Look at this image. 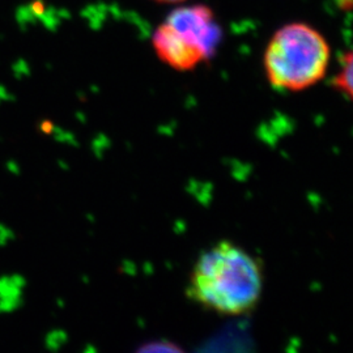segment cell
Returning <instances> with one entry per match:
<instances>
[{
  "label": "cell",
  "instance_id": "obj_1",
  "mask_svg": "<svg viewBox=\"0 0 353 353\" xmlns=\"http://www.w3.org/2000/svg\"><path fill=\"white\" fill-rule=\"evenodd\" d=\"M263 288L259 258L233 241L221 240L204 249L194 262L186 293L205 310L241 316L258 306Z\"/></svg>",
  "mask_w": 353,
  "mask_h": 353
},
{
  "label": "cell",
  "instance_id": "obj_2",
  "mask_svg": "<svg viewBox=\"0 0 353 353\" xmlns=\"http://www.w3.org/2000/svg\"><path fill=\"white\" fill-rule=\"evenodd\" d=\"M330 57L327 41L316 28L303 23L287 24L267 45L265 75L274 88L300 92L325 77Z\"/></svg>",
  "mask_w": 353,
  "mask_h": 353
},
{
  "label": "cell",
  "instance_id": "obj_3",
  "mask_svg": "<svg viewBox=\"0 0 353 353\" xmlns=\"http://www.w3.org/2000/svg\"><path fill=\"white\" fill-rule=\"evenodd\" d=\"M165 23L189 48L199 52L204 62L214 58L224 37L214 11L204 4L178 7Z\"/></svg>",
  "mask_w": 353,
  "mask_h": 353
},
{
  "label": "cell",
  "instance_id": "obj_4",
  "mask_svg": "<svg viewBox=\"0 0 353 353\" xmlns=\"http://www.w3.org/2000/svg\"><path fill=\"white\" fill-rule=\"evenodd\" d=\"M152 46L157 57L176 71H191L204 62L201 54L189 48L166 23L154 30Z\"/></svg>",
  "mask_w": 353,
  "mask_h": 353
},
{
  "label": "cell",
  "instance_id": "obj_5",
  "mask_svg": "<svg viewBox=\"0 0 353 353\" xmlns=\"http://www.w3.org/2000/svg\"><path fill=\"white\" fill-rule=\"evenodd\" d=\"M334 85L353 100V50L343 57L341 70L334 77Z\"/></svg>",
  "mask_w": 353,
  "mask_h": 353
},
{
  "label": "cell",
  "instance_id": "obj_6",
  "mask_svg": "<svg viewBox=\"0 0 353 353\" xmlns=\"http://www.w3.org/2000/svg\"><path fill=\"white\" fill-rule=\"evenodd\" d=\"M135 353H188L182 347H179L174 341H152L144 343L137 350Z\"/></svg>",
  "mask_w": 353,
  "mask_h": 353
},
{
  "label": "cell",
  "instance_id": "obj_7",
  "mask_svg": "<svg viewBox=\"0 0 353 353\" xmlns=\"http://www.w3.org/2000/svg\"><path fill=\"white\" fill-rule=\"evenodd\" d=\"M157 3H166V4H176V3H181V1H185V0H154Z\"/></svg>",
  "mask_w": 353,
  "mask_h": 353
}]
</instances>
